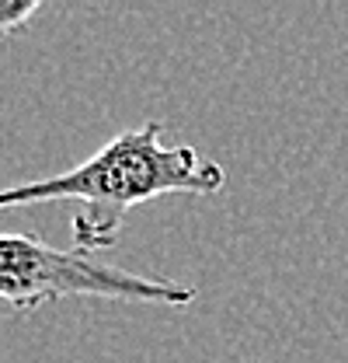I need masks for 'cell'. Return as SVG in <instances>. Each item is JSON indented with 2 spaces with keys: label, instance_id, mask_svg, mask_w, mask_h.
<instances>
[{
  "label": "cell",
  "instance_id": "cell-3",
  "mask_svg": "<svg viewBox=\"0 0 348 363\" xmlns=\"http://www.w3.org/2000/svg\"><path fill=\"white\" fill-rule=\"evenodd\" d=\"M39 0H0V35L18 32L28 25V18L39 14Z\"/></svg>",
  "mask_w": 348,
  "mask_h": 363
},
{
  "label": "cell",
  "instance_id": "cell-1",
  "mask_svg": "<svg viewBox=\"0 0 348 363\" xmlns=\"http://www.w3.org/2000/svg\"><path fill=\"white\" fill-rule=\"evenodd\" d=\"M161 119L115 133L70 172L0 189V210L77 199L81 210L74 217V252L94 255L119 241L126 213L139 203L161 196H216L226 185L223 164L202 161L188 143L168 147L161 143Z\"/></svg>",
  "mask_w": 348,
  "mask_h": 363
},
{
  "label": "cell",
  "instance_id": "cell-2",
  "mask_svg": "<svg viewBox=\"0 0 348 363\" xmlns=\"http://www.w3.org/2000/svg\"><path fill=\"white\" fill-rule=\"evenodd\" d=\"M66 297L129 301L185 308L195 301L192 286L164 276H139L98 255L63 252L32 234H0V301L14 311H35Z\"/></svg>",
  "mask_w": 348,
  "mask_h": 363
}]
</instances>
